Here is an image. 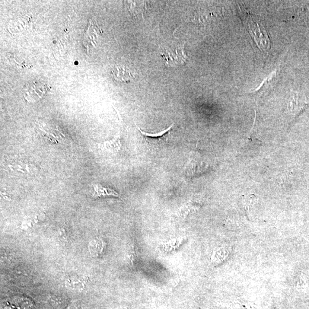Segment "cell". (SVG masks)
Wrapping results in <instances>:
<instances>
[{
  "label": "cell",
  "mask_w": 309,
  "mask_h": 309,
  "mask_svg": "<svg viewBox=\"0 0 309 309\" xmlns=\"http://www.w3.org/2000/svg\"><path fill=\"white\" fill-rule=\"evenodd\" d=\"M244 23L251 37L254 40L258 47L265 52L268 50L271 47V42L268 34L266 29L263 25L254 20V19L248 13L244 14Z\"/></svg>",
  "instance_id": "cell-1"
},
{
  "label": "cell",
  "mask_w": 309,
  "mask_h": 309,
  "mask_svg": "<svg viewBox=\"0 0 309 309\" xmlns=\"http://www.w3.org/2000/svg\"><path fill=\"white\" fill-rule=\"evenodd\" d=\"M162 56L165 65L171 68L183 65L187 59L184 44L181 43L173 42L165 46Z\"/></svg>",
  "instance_id": "cell-2"
},
{
  "label": "cell",
  "mask_w": 309,
  "mask_h": 309,
  "mask_svg": "<svg viewBox=\"0 0 309 309\" xmlns=\"http://www.w3.org/2000/svg\"><path fill=\"white\" fill-rule=\"evenodd\" d=\"M49 85L39 81L29 82L23 90L25 98L28 101H36L41 99L50 90Z\"/></svg>",
  "instance_id": "cell-3"
},
{
  "label": "cell",
  "mask_w": 309,
  "mask_h": 309,
  "mask_svg": "<svg viewBox=\"0 0 309 309\" xmlns=\"http://www.w3.org/2000/svg\"><path fill=\"white\" fill-rule=\"evenodd\" d=\"M210 168V164L200 156L194 155L190 157L184 167V173L188 177H196L205 173Z\"/></svg>",
  "instance_id": "cell-4"
},
{
  "label": "cell",
  "mask_w": 309,
  "mask_h": 309,
  "mask_svg": "<svg viewBox=\"0 0 309 309\" xmlns=\"http://www.w3.org/2000/svg\"><path fill=\"white\" fill-rule=\"evenodd\" d=\"M103 32L97 26L94 22L89 21L84 35V44L87 49H90L91 47H95L98 43Z\"/></svg>",
  "instance_id": "cell-5"
},
{
  "label": "cell",
  "mask_w": 309,
  "mask_h": 309,
  "mask_svg": "<svg viewBox=\"0 0 309 309\" xmlns=\"http://www.w3.org/2000/svg\"><path fill=\"white\" fill-rule=\"evenodd\" d=\"M113 78L117 83H129L135 78L130 69L126 66L117 65L111 72Z\"/></svg>",
  "instance_id": "cell-6"
},
{
  "label": "cell",
  "mask_w": 309,
  "mask_h": 309,
  "mask_svg": "<svg viewBox=\"0 0 309 309\" xmlns=\"http://www.w3.org/2000/svg\"><path fill=\"white\" fill-rule=\"evenodd\" d=\"M201 206V200L197 197H193L180 209V216L181 218H186L190 214L197 211Z\"/></svg>",
  "instance_id": "cell-7"
},
{
  "label": "cell",
  "mask_w": 309,
  "mask_h": 309,
  "mask_svg": "<svg viewBox=\"0 0 309 309\" xmlns=\"http://www.w3.org/2000/svg\"><path fill=\"white\" fill-rule=\"evenodd\" d=\"M174 126V124L168 127L167 129L163 130V131L156 133H149L143 132L141 129L138 128L141 134L145 137L146 141L149 143H157L161 142H163L165 139L167 138V135Z\"/></svg>",
  "instance_id": "cell-8"
},
{
  "label": "cell",
  "mask_w": 309,
  "mask_h": 309,
  "mask_svg": "<svg viewBox=\"0 0 309 309\" xmlns=\"http://www.w3.org/2000/svg\"><path fill=\"white\" fill-rule=\"evenodd\" d=\"M187 241L186 237H179L173 239L162 245L161 249L164 253H170L177 251Z\"/></svg>",
  "instance_id": "cell-9"
},
{
  "label": "cell",
  "mask_w": 309,
  "mask_h": 309,
  "mask_svg": "<svg viewBox=\"0 0 309 309\" xmlns=\"http://www.w3.org/2000/svg\"><path fill=\"white\" fill-rule=\"evenodd\" d=\"M94 189L99 197L113 196L120 197V196L116 191L110 189L109 187H105L101 185H97L94 187Z\"/></svg>",
  "instance_id": "cell-10"
}]
</instances>
